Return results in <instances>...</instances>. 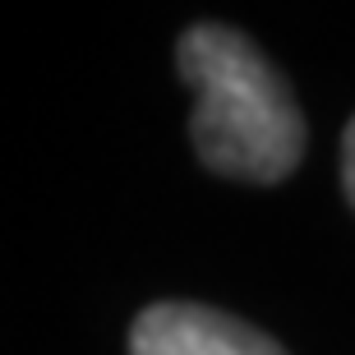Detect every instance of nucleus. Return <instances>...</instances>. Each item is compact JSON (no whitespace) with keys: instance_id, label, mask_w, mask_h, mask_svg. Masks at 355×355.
<instances>
[{"instance_id":"obj_1","label":"nucleus","mask_w":355,"mask_h":355,"mask_svg":"<svg viewBox=\"0 0 355 355\" xmlns=\"http://www.w3.org/2000/svg\"><path fill=\"white\" fill-rule=\"evenodd\" d=\"M175 65L194 88L189 134L208 171L277 184L300 166L304 116L250 37L222 24H194L175 46Z\"/></svg>"},{"instance_id":"obj_2","label":"nucleus","mask_w":355,"mask_h":355,"mask_svg":"<svg viewBox=\"0 0 355 355\" xmlns=\"http://www.w3.org/2000/svg\"><path fill=\"white\" fill-rule=\"evenodd\" d=\"M130 355H286L272 337L208 304L166 300L134 318Z\"/></svg>"},{"instance_id":"obj_3","label":"nucleus","mask_w":355,"mask_h":355,"mask_svg":"<svg viewBox=\"0 0 355 355\" xmlns=\"http://www.w3.org/2000/svg\"><path fill=\"white\" fill-rule=\"evenodd\" d=\"M342 180H346V198L355 208V120L346 125V139H342Z\"/></svg>"}]
</instances>
